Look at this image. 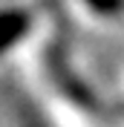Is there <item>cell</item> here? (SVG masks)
<instances>
[{
    "label": "cell",
    "mask_w": 124,
    "mask_h": 127,
    "mask_svg": "<svg viewBox=\"0 0 124 127\" xmlns=\"http://www.w3.org/2000/svg\"><path fill=\"white\" fill-rule=\"evenodd\" d=\"M23 26H26V20L20 15H3V17H0V49L20 38Z\"/></svg>",
    "instance_id": "obj_1"
},
{
    "label": "cell",
    "mask_w": 124,
    "mask_h": 127,
    "mask_svg": "<svg viewBox=\"0 0 124 127\" xmlns=\"http://www.w3.org/2000/svg\"><path fill=\"white\" fill-rule=\"evenodd\" d=\"M95 9H101V12H118L121 9V0H90Z\"/></svg>",
    "instance_id": "obj_2"
}]
</instances>
